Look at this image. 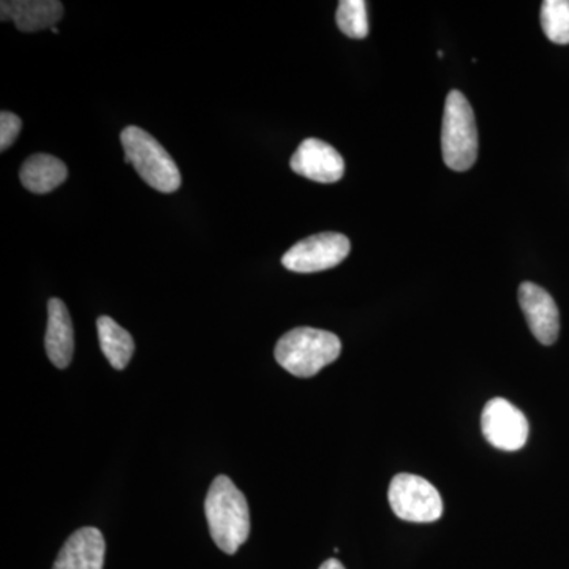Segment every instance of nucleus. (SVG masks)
Listing matches in <instances>:
<instances>
[{
	"mask_svg": "<svg viewBox=\"0 0 569 569\" xmlns=\"http://www.w3.org/2000/svg\"><path fill=\"white\" fill-rule=\"evenodd\" d=\"M97 329L104 358L116 370L126 369L134 353L133 337L110 317H100Z\"/></svg>",
	"mask_w": 569,
	"mask_h": 569,
	"instance_id": "nucleus-14",
	"label": "nucleus"
},
{
	"mask_svg": "<svg viewBox=\"0 0 569 569\" xmlns=\"http://www.w3.org/2000/svg\"><path fill=\"white\" fill-rule=\"evenodd\" d=\"M441 152L452 171H467L478 157V129L473 108L462 92L451 91L445 103Z\"/></svg>",
	"mask_w": 569,
	"mask_h": 569,
	"instance_id": "nucleus-4",
	"label": "nucleus"
},
{
	"mask_svg": "<svg viewBox=\"0 0 569 569\" xmlns=\"http://www.w3.org/2000/svg\"><path fill=\"white\" fill-rule=\"evenodd\" d=\"M291 170L313 182L335 183L346 173L342 156L328 142L307 138L290 160Z\"/></svg>",
	"mask_w": 569,
	"mask_h": 569,
	"instance_id": "nucleus-8",
	"label": "nucleus"
},
{
	"mask_svg": "<svg viewBox=\"0 0 569 569\" xmlns=\"http://www.w3.org/2000/svg\"><path fill=\"white\" fill-rule=\"evenodd\" d=\"M351 244L347 236L320 233L302 239L283 254L282 264L288 271L299 274L326 271L342 263L350 254Z\"/></svg>",
	"mask_w": 569,
	"mask_h": 569,
	"instance_id": "nucleus-6",
	"label": "nucleus"
},
{
	"mask_svg": "<svg viewBox=\"0 0 569 569\" xmlns=\"http://www.w3.org/2000/svg\"><path fill=\"white\" fill-rule=\"evenodd\" d=\"M51 31H52V33H59V29L58 28H52Z\"/></svg>",
	"mask_w": 569,
	"mask_h": 569,
	"instance_id": "nucleus-19",
	"label": "nucleus"
},
{
	"mask_svg": "<svg viewBox=\"0 0 569 569\" xmlns=\"http://www.w3.org/2000/svg\"><path fill=\"white\" fill-rule=\"evenodd\" d=\"M22 127L21 118L10 111L0 112V151L7 149L20 137Z\"/></svg>",
	"mask_w": 569,
	"mask_h": 569,
	"instance_id": "nucleus-17",
	"label": "nucleus"
},
{
	"mask_svg": "<svg viewBox=\"0 0 569 569\" xmlns=\"http://www.w3.org/2000/svg\"><path fill=\"white\" fill-rule=\"evenodd\" d=\"M342 353V342L332 332L316 328H296L280 337L276 359L291 376L316 377Z\"/></svg>",
	"mask_w": 569,
	"mask_h": 569,
	"instance_id": "nucleus-2",
	"label": "nucleus"
},
{
	"mask_svg": "<svg viewBox=\"0 0 569 569\" xmlns=\"http://www.w3.org/2000/svg\"><path fill=\"white\" fill-rule=\"evenodd\" d=\"M519 305L538 342L542 346L556 343L560 332V316L552 296L539 284L523 282L519 287Z\"/></svg>",
	"mask_w": 569,
	"mask_h": 569,
	"instance_id": "nucleus-9",
	"label": "nucleus"
},
{
	"mask_svg": "<svg viewBox=\"0 0 569 569\" xmlns=\"http://www.w3.org/2000/svg\"><path fill=\"white\" fill-rule=\"evenodd\" d=\"M204 511L217 548L234 556L250 535V511L244 493L230 478L220 475L209 488Z\"/></svg>",
	"mask_w": 569,
	"mask_h": 569,
	"instance_id": "nucleus-1",
	"label": "nucleus"
},
{
	"mask_svg": "<svg viewBox=\"0 0 569 569\" xmlns=\"http://www.w3.org/2000/svg\"><path fill=\"white\" fill-rule=\"evenodd\" d=\"M104 549L102 531L82 527L67 539L52 569H103Z\"/></svg>",
	"mask_w": 569,
	"mask_h": 569,
	"instance_id": "nucleus-11",
	"label": "nucleus"
},
{
	"mask_svg": "<svg viewBox=\"0 0 569 569\" xmlns=\"http://www.w3.org/2000/svg\"><path fill=\"white\" fill-rule=\"evenodd\" d=\"M541 26L550 41L557 44H568L569 0H546V2H542Z\"/></svg>",
	"mask_w": 569,
	"mask_h": 569,
	"instance_id": "nucleus-15",
	"label": "nucleus"
},
{
	"mask_svg": "<svg viewBox=\"0 0 569 569\" xmlns=\"http://www.w3.org/2000/svg\"><path fill=\"white\" fill-rule=\"evenodd\" d=\"M388 498L397 518L407 522H436L443 515L440 492L417 475H396L389 485Z\"/></svg>",
	"mask_w": 569,
	"mask_h": 569,
	"instance_id": "nucleus-5",
	"label": "nucleus"
},
{
	"mask_svg": "<svg viewBox=\"0 0 569 569\" xmlns=\"http://www.w3.org/2000/svg\"><path fill=\"white\" fill-rule=\"evenodd\" d=\"M69 170L67 164L58 157L48 153H37L29 157L21 167L20 178L22 186L29 192L37 194L50 193L66 182Z\"/></svg>",
	"mask_w": 569,
	"mask_h": 569,
	"instance_id": "nucleus-13",
	"label": "nucleus"
},
{
	"mask_svg": "<svg viewBox=\"0 0 569 569\" xmlns=\"http://www.w3.org/2000/svg\"><path fill=\"white\" fill-rule=\"evenodd\" d=\"M121 142L126 163H132L142 181L162 193H173L181 187V173L173 157L151 133L130 126L122 130Z\"/></svg>",
	"mask_w": 569,
	"mask_h": 569,
	"instance_id": "nucleus-3",
	"label": "nucleus"
},
{
	"mask_svg": "<svg viewBox=\"0 0 569 569\" xmlns=\"http://www.w3.org/2000/svg\"><path fill=\"white\" fill-rule=\"evenodd\" d=\"M63 14L58 0H3L0 3L2 21H13L21 32H39L56 28Z\"/></svg>",
	"mask_w": 569,
	"mask_h": 569,
	"instance_id": "nucleus-10",
	"label": "nucleus"
},
{
	"mask_svg": "<svg viewBox=\"0 0 569 569\" xmlns=\"http://www.w3.org/2000/svg\"><path fill=\"white\" fill-rule=\"evenodd\" d=\"M481 430L486 440L501 451H519L529 440V421L518 407L503 397L486 403L481 415Z\"/></svg>",
	"mask_w": 569,
	"mask_h": 569,
	"instance_id": "nucleus-7",
	"label": "nucleus"
},
{
	"mask_svg": "<svg viewBox=\"0 0 569 569\" xmlns=\"http://www.w3.org/2000/svg\"><path fill=\"white\" fill-rule=\"evenodd\" d=\"M48 358L58 369L70 366L74 350V332L69 309L61 299L52 298L48 302V329L44 337Z\"/></svg>",
	"mask_w": 569,
	"mask_h": 569,
	"instance_id": "nucleus-12",
	"label": "nucleus"
},
{
	"mask_svg": "<svg viewBox=\"0 0 569 569\" xmlns=\"http://www.w3.org/2000/svg\"><path fill=\"white\" fill-rule=\"evenodd\" d=\"M337 26L350 39L361 40L369 36L367 3L365 0H342L336 14Z\"/></svg>",
	"mask_w": 569,
	"mask_h": 569,
	"instance_id": "nucleus-16",
	"label": "nucleus"
},
{
	"mask_svg": "<svg viewBox=\"0 0 569 569\" xmlns=\"http://www.w3.org/2000/svg\"><path fill=\"white\" fill-rule=\"evenodd\" d=\"M320 569H346L339 560L329 559L326 560L323 565H321Z\"/></svg>",
	"mask_w": 569,
	"mask_h": 569,
	"instance_id": "nucleus-18",
	"label": "nucleus"
}]
</instances>
